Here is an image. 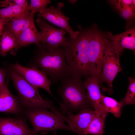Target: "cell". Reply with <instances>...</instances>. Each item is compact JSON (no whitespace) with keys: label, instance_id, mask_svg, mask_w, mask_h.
<instances>
[{"label":"cell","instance_id":"obj_6","mask_svg":"<svg viewBox=\"0 0 135 135\" xmlns=\"http://www.w3.org/2000/svg\"><path fill=\"white\" fill-rule=\"evenodd\" d=\"M89 30L88 53L89 75L96 77L99 81L102 70L103 52L107 40L95 30L90 29Z\"/></svg>","mask_w":135,"mask_h":135},{"label":"cell","instance_id":"obj_15","mask_svg":"<svg viewBox=\"0 0 135 135\" xmlns=\"http://www.w3.org/2000/svg\"><path fill=\"white\" fill-rule=\"evenodd\" d=\"M42 40L41 33L37 29L33 20L17 38L16 46L10 53L12 55H15L20 48L33 44L38 46Z\"/></svg>","mask_w":135,"mask_h":135},{"label":"cell","instance_id":"obj_23","mask_svg":"<svg viewBox=\"0 0 135 135\" xmlns=\"http://www.w3.org/2000/svg\"><path fill=\"white\" fill-rule=\"evenodd\" d=\"M50 0H31L30 4L27 7L28 10L35 13H40L46 8L47 6L51 4Z\"/></svg>","mask_w":135,"mask_h":135},{"label":"cell","instance_id":"obj_25","mask_svg":"<svg viewBox=\"0 0 135 135\" xmlns=\"http://www.w3.org/2000/svg\"><path fill=\"white\" fill-rule=\"evenodd\" d=\"M135 10V8L131 6H128L119 10L122 17L126 19H128L134 17Z\"/></svg>","mask_w":135,"mask_h":135},{"label":"cell","instance_id":"obj_19","mask_svg":"<svg viewBox=\"0 0 135 135\" xmlns=\"http://www.w3.org/2000/svg\"><path fill=\"white\" fill-rule=\"evenodd\" d=\"M0 38V54L3 56L16 46L17 40L15 37L10 32L4 30Z\"/></svg>","mask_w":135,"mask_h":135},{"label":"cell","instance_id":"obj_27","mask_svg":"<svg viewBox=\"0 0 135 135\" xmlns=\"http://www.w3.org/2000/svg\"><path fill=\"white\" fill-rule=\"evenodd\" d=\"M8 73L7 70L6 71L3 68H0V88L5 83V78Z\"/></svg>","mask_w":135,"mask_h":135},{"label":"cell","instance_id":"obj_20","mask_svg":"<svg viewBox=\"0 0 135 135\" xmlns=\"http://www.w3.org/2000/svg\"><path fill=\"white\" fill-rule=\"evenodd\" d=\"M101 100L106 113H111L117 118L120 116L122 113L121 109L122 107L120 102H118L112 98L105 96L102 94Z\"/></svg>","mask_w":135,"mask_h":135},{"label":"cell","instance_id":"obj_16","mask_svg":"<svg viewBox=\"0 0 135 135\" xmlns=\"http://www.w3.org/2000/svg\"><path fill=\"white\" fill-rule=\"evenodd\" d=\"M35 13L30 11L13 18L6 24L4 30L10 32L16 38L28 26L33 20Z\"/></svg>","mask_w":135,"mask_h":135},{"label":"cell","instance_id":"obj_18","mask_svg":"<svg viewBox=\"0 0 135 135\" xmlns=\"http://www.w3.org/2000/svg\"><path fill=\"white\" fill-rule=\"evenodd\" d=\"M108 113L98 114L91 121L86 129L85 135H103L104 132V124Z\"/></svg>","mask_w":135,"mask_h":135},{"label":"cell","instance_id":"obj_13","mask_svg":"<svg viewBox=\"0 0 135 135\" xmlns=\"http://www.w3.org/2000/svg\"><path fill=\"white\" fill-rule=\"evenodd\" d=\"M86 77L84 84L89 100L98 114L106 113L101 100L102 94L100 89L98 80L92 76Z\"/></svg>","mask_w":135,"mask_h":135},{"label":"cell","instance_id":"obj_14","mask_svg":"<svg viewBox=\"0 0 135 135\" xmlns=\"http://www.w3.org/2000/svg\"><path fill=\"white\" fill-rule=\"evenodd\" d=\"M6 82L0 88V112L11 113L19 116L22 108L18 98L13 95L8 90Z\"/></svg>","mask_w":135,"mask_h":135},{"label":"cell","instance_id":"obj_5","mask_svg":"<svg viewBox=\"0 0 135 135\" xmlns=\"http://www.w3.org/2000/svg\"><path fill=\"white\" fill-rule=\"evenodd\" d=\"M22 113L30 120L33 127L32 130L37 134L42 132H54L59 129L72 131L69 126L65 124V116L50 111L46 108H23Z\"/></svg>","mask_w":135,"mask_h":135},{"label":"cell","instance_id":"obj_22","mask_svg":"<svg viewBox=\"0 0 135 135\" xmlns=\"http://www.w3.org/2000/svg\"><path fill=\"white\" fill-rule=\"evenodd\" d=\"M128 90L124 98L120 102L122 108L124 106L135 104V79L129 77Z\"/></svg>","mask_w":135,"mask_h":135},{"label":"cell","instance_id":"obj_29","mask_svg":"<svg viewBox=\"0 0 135 135\" xmlns=\"http://www.w3.org/2000/svg\"><path fill=\"white\" fill-rule=\"evenodd\" d=\"M77 1V0H68V2L72 4H74Z\"/></svg>","mask_w":135,"mask_h":135},{"label":"cell","instance_id":"obj_17","mask_svg":"<svg viewBox=\"0 0 135 135\" xmlns=\"http://www.w3.org/2000/svg\"><path fill=\"white\" fill-rule=\"evenodd\" d=\"M110 43L113 48L121 53L123 49L127 48L135 52V30L132 28L122 33L116 35H110Z\"/></svg>","mask_w":135,"mask_h":135},{"label":"cell","instance_id":"obj_3","mask_svg":"<svg viewBox=\"0 0 135 135\" xmlns=\"http://www.w3.org/2000/svg\"><path fill=\"white\" fill-rule=\"evenodd\" d=\"M60 82L57 91L62 99L60 104L64 111L72 113L91 109L90 107L92 105L80 78L70 77Z\"/></svg>","mask_w":135,"mask_h":135},{"label":"cell","instance_id":"obj_21","mask_svg":"<svg viewBox=\"0 0 135 135\" xmlns=\"http://www.w3.org/2000/svg\"><path fill=\"white\" fill-rule=\"evenodd\" d=\"M30 10H28L27 6L24 8L17 6H8L0 9V17L12 19Z\"/></svg>","mask_w":135,"mask_h":135},{"label":"cell","instance_id":"obj_9","mask_svg":"<svg viewBox=\"0 0 135 135\" xmlns=\"http://www.w3.org/2000/svg\"><path fill=\"white\" fill-rule=\"evenodd\" d=\"M36 22L42 37L41 43L54 48L66 46L67 37L65 36L66 32L64 30L56 28L40 18H38Z\"/></svg>","mask_w":135,"mask_h":135},{"label":"cell","instance_id":"obj_10","mask_svg":"<svg viewBox=\"0 0 135 135\" xmlns=\"http://www.w3.org/2000/svg\"><path fill=\"white\" fill-rule=\"evenodd\" d=\"M64 6L63 3H59L56 7L50 6L46 8L42 12L38 13L37 16L44 18L53 24L60 27L67 32L70 36L75 38L79 32L73 30L70 26L68 22L69 18L66 16L61 10Z\"/></svg>","mask_w":135,"mask_h":135},{"label":"cell","instance_id":"obj_8","mask_svg":"<svg viewBox=\"0 0 135 135\" xmlns=\"http://www.w3.org/2000/svg\"><path fill=\"white\" fill-rule=\"evenodd\" d=\"M10 66L29 84L38 88H43L54 96L50 88L51 81L47 75L41 70L34 66L24 67L18 62L10 64Z\"/></svg>","mask_w":135,"mask_h":135},{"label":"cell","instance_id":"obj_28","mask_svg":"<svg viewBox=\"0 0 135 135\" xmlns=\"http://www.w3.org/2000/svg\"><path fill=\"white\" fill-rule=\"evenodd\" d=\"M12 19L0 17V38L4 32L6 24Z\"/></svg>","mask_w":135,"mask_h":135},{"label":"cell","instance_id":"obj_26","mask_svg":"<svg viewBox=\"0 0 135 135\" xmlns=\"http://www.w3.org/2000/svg\"><path fill=\"white\" fill-rule=\"evenodd\" d=\"M28 4V1L26 0H12V6H17L25 8Z\"/></svg>","mask_w":135,"mask_h":135},{"label":"cell","instance_id":"obj_2","mask_svg":"<svg viewBox=\"0 0 135 135\" xmlns=\"http://www.w3.org/2000/svg\"><path fill=\"white\" fill-rule=\"evenodd\" d=\"M77 28L79 34L75 38L67 37L65 49L71 77L80 78L89 75L88 53L89 31L82 29L80 26H77Z\"/></svg>","mask_w":135,"mask_h":135},{"label":"cell","instance_id":"obj_7","mask_svg":"<svg viewBox=\"0 0 135 135\" xmlns=\"http://www.w3.org/2000/svg\"><path fill=\"white\" fill-rule=\"evenodd\" d=\"M121 53L115 50L107 40L104 50L101 72L100 78L108 86L110 94L112 92V83L117 74L122 71L120 62Z\"/></svg>","mask_w":135,"mask_h":135},{"label":"cell","instance_id":"obj_11","mask_svg":"<svg viewBox=\"0 0 135 135\" xmlns=\"http://www.w3.org/2000/svg\"><path fill=\"white\" fill-rule=\"evenodd\" d=\"M0 135H38L28 126L23 118L0 117Z\"/></svg>","mask_w":135,"mask_h":135},{"label":"cell","instance_id":"obj_12","mask_svg":"<svg viewBox=\"0 0 135 135\" xmlns=\"http://www.w3.org/2000/svg\"><path fill=\"white\" fill-rule=\"evenodd\" d=\"M68 114L66 117V120L74 132L78 135H85V133L89 124L98 114L95 110L86 109L74 115L67 111H64Z\"/></svg>","mask_w":135,"mask_h":135},{"label":"cell","instance_id":"obj_4","mask_svg":"<svg viewBox=\"0 0 135 135\" xmlns=\"http://www.w3.org/2000/svg\"><path fill=\"white\" fill-rule=\"evenodd\" d=\"M7 71L18 92V98L22 108H48L58 114H60L52 101L44 99L41 96L39 93L38 88L29 84L10 66Z\"/></svg>","mask_w":135,"mask_h":135},{"label":"cell","instance_id":"obj_24","mask_svg":"<svg viewBox=\"0 0 135 135\" xmlns=\"http://www.w3.org/2000/svg\"><path fill=\"white\" fill-rule=\"evenodd\" d=\"M115 4L119 10L128 6H131L135 8V0H121L114 1Z\"/></svg>","mask_w":135,"mask_h":135},{"label":"cell","instance_id":"obj_1","mask_svg":"<svg viewBox=\"0 0 135 135\" xmlns=\"http://www.w3.org/2000/svg\"><path fill=\"white\" fill-rule=\"evenodd\" d=\"M37 46L34 51L30 66L40 68L50 76L52 83L53 84L71 77L65 47L54 48L40 42Z\"/></svg>","mask_w":135,"mask_h":135}]
</instances>
